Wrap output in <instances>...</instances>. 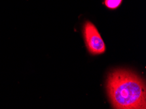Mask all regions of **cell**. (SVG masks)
<instances>
[{
  "mask_svg": "<svg viewBox=\"0 0 146 109\" xmlns=\"http://www.w3.org/2000/svg\"><path fill=\"white\" fill-rule=\"evenodd\" d=\"M107 92L114 108H145V84L131 71L117 69L110 73Z\"/></svg>",
  "mask_w": 146,
  "mask_h": 109,
  "instance_id": "cell-1",
  "label": "cell"
},
{
  "mask_svg": "<svg viewBox=\"0 0 146 109\" xmlns=\"http://www.w3.org/2000/svg\"><path fill=\"white\" fill-rule=\"evenodd\" d=\"M83 35L86 46L90 54L98 55L105 52L104 42L96 26L90 21H86L84 24Z\"/></svg>",
  "mask_w": 146,
  "mask_h": 109,
  "instance_id": "cell-2",
  "label": "cell"
},
{
  "mask_svg": "<svg viewBox=\"0 0 146 109\" xmlns=\"http://www.w3.org/2000/svg\"><path fill=\"white\" fill-rule=\"evenodd\" d=\"M123 0H103V4L108 9L114 11L120 7Z\"/></svg>",
  "mask_w": 146,
  "mask_h": 109,
  "instance_id": "cell-3",
  "label": "cell"
}]
</instances>
